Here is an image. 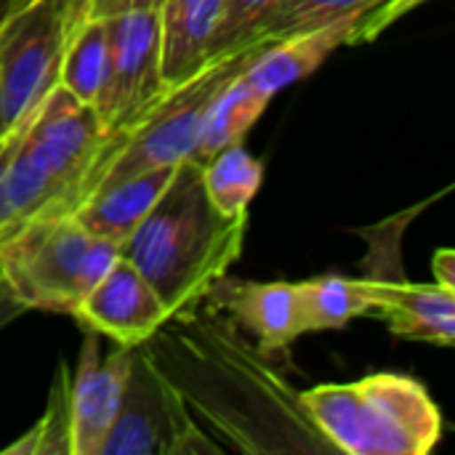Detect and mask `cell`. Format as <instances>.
<instances>
[{
	"label": "cell",
	"mask_w": 455,
	"mask_h": 455,
	"mask_svg": "<svg viewBox=\"0 0 455 455\" xmlns=\"http://www.w3.org/2000/svg\"><path fill=\"white\" fill-rule=\"evenodd\" d=\"M160 373L235 451H331L312 427L301 392L267 365V355L219 309L200 301L171 315L141 344Z\"/></svg>",
	"instance_id": "1"
},
{
	"label": "cell",
	"mask_w": 455,
	"mask_h": 455,
	"mask_svg": "<svg viewBox=\"0 0 455 455\" xmlns=\"http://www.w3.org/2000/svg\"><path fill=\"white\" fill-rule=\"evenodd\" d=\"M245 227L248 216H224L211 205L200 160H187L147 219L120 243V256L179 315L195 309L229 275L243 253Z\"/></svg>",
	"instance_id": "2"
},
{
	"label": "cell",
	"mask_w": 455,
	"mask_h": 455,
	"mask_svg": "<svg viewBox=\"0 0 455 455\" xmlns=\"http://www.w3.org/2000/svg\"><path fill=\"white\" fill-rule=\"evenodd\" d=\"M301 405L331 445L349 455H427L443 440V413L427 387L403 373L301 392Z\"/></svg>",
	"instance_id": "3"
},
{
	"label": "cell",
	"mask_w": 455,
	"mask_h": 455,
	"mask_svg": "<svg viewBox=\"0 0 455 455\" xmlns=\"http://www.w3.org/2000/svg\"><path fill=\"white\" fill-rule=\"evenodd\" d=\"M267 43L269 40L264 37H253L229 53L213 56L197 75L171 88L131 131L107 139L91 171L85 197L109 181L152 168H176L187 160H195L211 99L235 75L245 72Z\"/></svg>",
	"instance_id": "4"
},
{
	"label": "cell",
	"mask_w": 455,
	"mask_h": 455,
	"mask_svg": "<svg viewBox=\"0 0 455 455\" xmlns=\"http://www.w3.org/2000/svg\"><path fill=\"white\" fill-rule=\"evenodd\" d=\"M120 259V245L72 216L27 224L0 245V275L27 309L72 315Z\"/></svg>",
	"instance_id": "5"
},
{
	"label": "cell",
	"mask_w": 455,
	"mask_h": 455,
	"mask_svg": "<svg viewBox=\"0 0 455 455\" xmlns=\"http://www.w3.org/2000/svg\"><path fill=\"white\" fill-rule=\"evenodd\" d=\"M216 440L203 435L200 421L187 408L176 387L160 373L147 349L131 352L128 379L117 416L99 455L219 453Z\"/></svg>",
	"instance_id": "6"
},
{
	"label": "cell",
	"mask_w": 455,
	"mask_h": 455,
	"mask_svg": "<svg viewBox=\"0 0 455 455\" xmlns=\"http://www.w3.org/2000/svg\"><path fill=\"white\" fill-rule=\"evenodd\" d=\"M69 0H32L0 32V120L5 133L24 125L59 85Z\"/></svg>",
	"instance_id": "7"
},
{
	"label": "cell",
	"mask_w": 455,
	"mask_h": 455,
	"mask_svg": "<svg viewBox=\"0 0 455 455\" xmlns=\"http://www.w3.org/2000/svg\"><path fill=\"white\" fill-rule=\"evenodd\" d=\"M171 88L160 75L157 11H125L107 19V69L93 112L107 139L131 131Z\"/></svg>",
	"instance_id": "8"
},
{
	"label": "cell",
	"mask_w": 455,
	"mask_h": 455,
	"mask_svg": "<svg viewBox=\"0 0 455 455\" xmlns=\"http://www.w3.org/2000/svg\"><path fill=\"white\" fill-rule=\"evenodd\" d=\"M133 347H117L101 355L93 331L69 376V455H99L117 416Z\"/></svg>",
	"instance_id": "9"
},
{
	"label": "cell",
	"mask_w": 455,
	"mask_h": 455,
	"mask_svg": "<svg viewBox=\"0 0 455 455\" xmlns=\"http://www.w3.org/2000/svg\"><path fill=\"white\" fill-rule=\"evenodd\" d=\"M72 317L85 331L107 336L117 347H139L157 333L171 312L149 280L120 256L77 304Z\"/></svg>",
	"instance_id": "10"
},
{
	"label": "cell",
	"mask_w": 455,
	"mask_h": 455,
	"mask_svg": "<svg viewBox=\"0 0 455 455\" xmlns=\"http://www.w3.org/2000/svg\"><path fill=\"white\" fill-rule=\"evenodd\" d=\"M203 301L227 315L267 357L285 352L304 333L296 283L221 277Z\"/></svg>",
	"instance_id": "11"
},
{
	"label": "cell",
	"mask_w": 455,
	"mask_h": 455,
	"mask_svg": "<svg viewBox=\"0 0 455 455\" xmlns=\"http://www.w3.org/2000/svg\"><path fill=\"white\" fill-rule=\"evenodd\" d=\"M363 285L371 299V315L384 320L395 336L453 347L455 291L437 283H408L405 272L387 280H363Z\"/></svg>",
	"instance_id": "12"
},
{
	"label": "cell",
	"mask_w": 455,
	"mask_h": 455,
	"mask_svg": "<svg viewBox=\"0 0 455 455\" xmlns=\"http://www.w3.org/2000/svg\"><path fill=\"white\" fill-rule=\"evenodd\" d=\"M227 0H165L157 8L160 75L176 88L197 75L216 53V37Z\"/></svg>",
	"instance_id": "13"
},
{
	"label": "cell",
	"mask_w": 455,
	"mask_h": 455,
	"mask_svg": "<svg viewBox=\"0 0 455 455\" xmlns=\"http://www.w3.org/2000/svg\"><path fill=\"white\" fill-rule=\"evenodd\" d=\"M179 168V165H176ZM176 168H152L117 181H109L91 192L72 219L91 235L123 243L155 208V203L168 189Z\"/></svg>",
	"instance_id": "14"
},
{
	"label": "cell",
	"mask_w": 455,
	"mask_h": 455,
	"mask_svg": "<svg viewBox=\"0 0 455 455\" xmlns=\"http://www.w3.org/2000/svg\"><path fill=\"white\" fill-rule=\"evenodd\" d=\"M355 24H357V19H344V21H333V24L320 27V29H309V32H299V35L272 40L248 64L245 77L264 96L272 99L283 88H288V85L309 77L312 72H317L323 67V61L336 48L349 45Z\"/></svg>",
	"instance_id": "15"
},
{
	"label": "cell",
	"mask_w": 455,
	"mask_h": 455,
	"mask_svg": "<svg viewBox=\"0 0 455 455\" xmlns=\"http://www.w3.org/2000/svg\"><path fill=\"white\" fill-rule=\"evenodd\" d=\"M269 96H264L248 77L245 72L235 75L208 104L203 131H200V144L195 160H208L216 152L240 144L243 136L256 125V120L264 115L269 107Z\"/></svg>",
	"instance_id": "16"
},
{
	"label": "cell",
	"mask_w": 455,
	"mask_h": 455,
	"mask_svg": "<svg viewBox=\"0 0 455 455\" xmlns=\"http://www.w3.org/2000/svg\"><path fill=\"white\" fill-rule=\"evenodd\" d=\"M296 296L304 333L341 331L352 320L371 315V299L360 277L352 280L341 275H320L296 283Z\"/></svg>",
	"instance_id": "17"
},
{
	"label": "cell",
	"mask_w": 455,
	"mask_h": 455,
	"mask_svg": "<svg viewBox=\"0 0 455 455\" xmlns=\"http://www.w3.org/2000/svg\"><path fill=\"white\" fill-rule=\"evenodd\" d=\"M203 187L211 205L224 216H248V205L264 181V165L240 144L203 160Z\"/></svg>",
	"instance_id": "18"
},
{
	"label": "cell",
	"mask_w": 455,
	"mask_h": 455,
	"mask_svg": "<svg viewBox=\"0 0 455 455\" xmlns=\"http://www.w3.org/2000/svg\"><path fill=\"white\" fill-rule=\"evenodd\" d=\"M107 69V19H80L69 24L59 85H64L83 104L96 101Z\"/></svg>",
	"instance_id": "19"
},
{
	"label": "cell",
	"mask_w": 455,
	"mask_h": 455,
	"mask_svg": "<svg viewBox=\"0 0 455 455\" xmlns=\"http://www.w3.org/2000/svg\"><path fill=\"white\" fill-rule=\"evenodd\" d=\"M384 0H280L277 8L259 24L256 37L280 40L288 35L328 27L344 19H360Z\"/></svg>",
	"instance_id": "20"
},
{
	"label": "cell",
	"mask_w": 455,
	"mask_h": 455,
	"mask_svg": "<svg viewBox=\"0 0 455 455\" xmlns=\"http://www.w3.org/2000/svg\"><path fill=\"white\" fill-rule=\"evenodd\" d=\"M69 371L61 363L56 381L48 395V408L43 419L24 432L13 445H8L3 453L24 455H69Z\"/></svg>",
	"instance_id": "21"
},
{
	"label": "cell",
	"mask_w": 455,
	"mask_h": 455,
	"mask_svg": "<svg viewBox=\"0 0 455 455\" xmlns=\"http://www.w3.org/2000/svg\"><path fill=\"white\" fill-rule=\"evenodd\" d=\"M277 3L280 0H227L213 53H229L253 40L259 24L277 8Z\"/></svg>",
	"instance_id": "22"
},
{
	"label": "cell",
	"mask_w": 455,
	"mask_h": 455,
	"mask_svg": "<svg viewBox=\"0 0 455 455\" xmlns=\"http://www.w3.org/2000/svg\"><path fill=\"white\" fill-rule=\"evenodd\" d=\"M427 0H384L381 5L371 8L368 13H363L352 29L349 45H360V43H371L376 40L381 32H387L395 21H400L405 13H411L413 8H419Z\"/></svg>",
	"instance_id": "23"
},
{
	"label": "cell",
	"mask_w": 455,
	"mask_h": 455,
	"mask_svg": "<svg viewBox=\"0 0 455 455\" xmlns=\"http://www.w3.org/2000/svg\"><path fill=\"white\" fill-rule=\"evenodd\" d=\"M165 0H69V24L80 19H109L125 11H157Z\"/></svg>",
	"instance_id": "24"
},
{
	"label": "cell",
	"mask_w": 455,
	"mask_h": 455,
	"mask_svg": "<svg viewBox=\"0 0 455 455\" xmlns=\"http://www.w3.org/2000/svg\"><path fill=\"white\" fill-rule=\"evenodd\" d=\"M432 272H435V283L448 288V291H455V253L451 248H443L435 253L432 259Z\"/></svg>",
	"instance_id": "25"
},
{
	"label": "cell",
	"mask_w": 455,
	"mask_h": 455,
	"mask_svg": "<svg viewBox=\"0 0 455 455\" xmlns=\"http://www.w3.org/2000/svg\"><path fill=\"white\" fill-rule=\"evenodd\" d=\"M29 309L13 296V291L8 288V283L3 280V275H0V331L5 328V325H11L13 320H19L21 315H27Z\"/></svg>",
	"instance_id": "26"
},
{
	"label": "cell",
	"mask_w": 455,
	"mask_h": 455,
	"mask_svg": "<svg viewBox=\"0 0 455 455\" xmlns=\"http://www.w3.org/2000/svg\"><path fill=\"white\" fill-rule=\"evenodd\" d=\"M19 8H21L19 0H0V32H3V27L11 21V16H13Z\"/></svg>",
	"instance_id": "27"
},
{
	"label": "cell",
	"mask_w": 455,
	"mask_h": 455,
	"mask_svg": "<svg viewBox=\"0 0 455 455\" xmlns=\"http://www.w3.org/2000/svg\"><path fill=\"white\" fill-rule=\"evenodd\" d=\"M3 136H5V128H3V120H0V141H3Z\"/></svg>",
	"instance_id": "28"
},
{
	"label": "cell",
	"mask_w": 455,
	"mask_h": 455,
	"mask_svg": "<svg viewBox=\"0 0 455 455\" xmlns=\"http://www.w3.org/2000/svg\"><path fill=\"white\" fill-rule=\"evenodd\" d=\"M29 3H32V0H19V5H21V8H24V5H29Z\"/></svg>",
	"instance_id": "29"
},
{
	"label": "cell",
	"mask_w": 455,
	"mask_h": 455,
	"mask_svg": "<svg viewBox=\"0 0 455 455\" xmlns=\"http://www.w3.org/2000/svg\"><path fill=\"white\" fill-rule=\"evenodd\" d=\"M3 139H5V136H3ZM0 144H3V141H0Z\"/></svg>",
	"instance_id": "30"
}]
</instances>
